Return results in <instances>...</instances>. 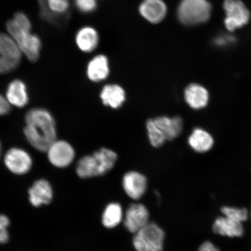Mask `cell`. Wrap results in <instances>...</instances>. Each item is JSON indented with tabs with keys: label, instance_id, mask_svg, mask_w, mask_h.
I'll use <instances>...</instances> for the list:
<instances>
[{
	"label": "cell",
	"instance_id": "1",
	"mask_svg": "<svg viewBox=\"0 0 251 251\" xmlns=\"http://www.w3.org/2000/svg\"><path fill=\"white\" fill-rule=\"evenodd\" d=\"M24 132L34 149L46 152L56 139V124L51 113L43 108L30 109L25 115Z\"/></svg>",
	"mask_w": 251,
	"mask_h": 251
},
{
	"label": "cell",
	"instance_id": "2",
	"mask_svg": "<svg viewBox=\"0 0 251 251\" xmlns=\"http://www.w3.org/2000/svg\"><path fill=\"white\" fill-rule=\"evenodd\" d=\"M5 29L28 61L32 63L39 61L42 51V40L33 32L29 16L23 11L15 12L6 23Z\"/></svg>",
	"mask_w": 251,
	"mask_h": 251
},
{
	"label": "cell",
	"instance_id": "3",
	"mask_svg": "<svg viewBox=\"0 0 251 251\" xmlns=\"http://www.w3.org/2000/svg\"><path fill=\"white\" fill-rule=\"evenodd\" d=\"M117 159V153L112 150L100 149L92 155L84 156L78 161L76 174L83 179L101 176L114 168Z\"/></svg>",
	"mask_w": 251,
	"mask_h": 251
},
{
	"label": "cell",
	"instance_id": "4",
	"mask_svg": "<svg viewBox=\"0 0 251 251\" xmlns=\"http://www.w3.org/2000/svg\"><path fill=\"white\" fill-rule=\"evenodd\" d=\"M212 7L207 0H181L177 8V17L186 26L206 23L211 17Z\"/></svg>",
	"mask_w": 251,
	"mask_h": 251
},
{
	"label": "cell",
	"instance_id": "5",
	"mask_svg": "<svg viewBox=\"0 0 251 251\" xmlns=\"http://www.w3.org/2000/svg\"><path fill=\"white\" fill-rule=\"evenodd\" d=\"M165 233L154 223H149L134 234L133 244L136 251H162Z\"/></svg>",
	"mask_w": 251,
	"mask_h": 251
},
{
	"label": "cell",
	"instance_id": "6",
	"mask_svg": "<svg viewBox=\"0 0 251 251\" xmlns=\"http://www.w3.org/2000/svg\"><path fill=\"white\" fill-rule=\"evenodd\" d=\"M224 8L226 12L225 24L228 30L233 31L249 23L250 12L240 0H225Z\"/></svg>",
	"mask_w": 251,
	"mask_h": 251
},
{
	"label": "cell",
	"instance_id": "7",
	"mask_svg": "<svg viewBox=\"0 0 251 251\" xmlns=\"http://www.w3.org/2000/svg\"><path fill=\"white\" fill-rule=\"evenodd\" d=\"M4 165L12 174L24 175L29 173L33 166V159L24 149L14 147L9 149L4 156Z\"/></svg>",
	"mask_w": 251,
	"mask_h": 251
},
{
	"label": "cell",
	"instance_id": "8",
	"mask_svg": "<svg viewBox=\"0 0 251 251\" xmlns=\"http://www.w3.org/2000/svg\"><path fill=\"white\" fill-rule=\"evenodd\" d=\"M50 164L58 168H65L73 162L75 150L71 144L64 140H56L46 151Z\"/></svg>",
	"mask_w": 251,
	"mask_h": 251
},
{
	"label": "cell",
	"instance_id": "9",
	"mask_svg": "<svg viewBox=\"0 0 251 251\" xmlns=\"http://www.w3.org/2000/svg\"><path fill=\"white\" fill-rule=\"evenodd\" d=\"M150 223L148 209L142 203H132L128 206L124 218L126 228L133 234H136Z\"/></svg>",
	"mask_w": 251,
	"mask_h": 251
},
{
	"label": "cell",
	"instance_id": "10",
	"mask_svg": "<svg viewBox=\"0 0 251 251\" xmlns=\"http://www.w3.org/2000/svg\"><path fill=\"white\" fill-rule=\"evenodd\" d=\"M122 186L128 197L134 200H138L146 193L147 180L145 176L140 173L130 171L124 175Z\"/></svg>",
	"mask_w": 251,
	"mask_h": 251
},
{
	"label": "cell",
	"instance_id": "11",
	"mask_svg": "<svg viewBox=\"0 0 251 251\" xmlns=\"http://www.w3.org/2000/svg\"><path fill=\"white\" fill-rule=\"evenodd\" d=\"M139 10L146 20L151 24H157L164 20L168 8L163 0H143Z\"/></svg>",
	"mask_w": 251,
	"mask_h": 251
},
{
	"label": "cell",
	"instance_id": "12",
	"mask_svg": "<svg viewBox=\"0 0 251 251\" xmlns=\"http://www.w3.org/2000/svg\"><path fill=\"white\" fill-rule=\"evenodd\" d=\"M185 101L191 108L201 110L206 107L210 100L209 91L199 83H191L184 90Z\"/></svg>",
	"mask_w": 251,
	"mask_h": 251
},
{
	"label": "cell",
	"instance_id": "13",
	"mask_svg": "<svg viewBox=\"0 0 251 251\" xmlns=\"http://www.w3.org/2000/svg\"><path fill=\"white\" fill-rule=\"evenodd\" d=\"M5 97L11 106L19 108L25 107L29 101L26 84L19 78L12 80L8 84Z\"/></svg>",
	"mask_w": 251,
	"mask_h": 251
},
{
	"label": "cell",
	"instance_id": "14",
	"mask_svg": "<svg viewBox=\"0 0 251 251\" xmlns=\"http://www.w3.org/2000/svg\"><path fill=\"white\" fill-rule=\"evenodd\" d=\"M30 203L34 207L48 205L53 198L51 185L45 179H39L34 182L28 191Z\"/></svg>",
	"mask_w": 251,
	"mask_h": 251
},
{
	"label": "cell",
	"instance_id": "15",
	"mask_svg": "<svg viewBox=\"0 0 251 251\" xmlns=\"http://www.w3.org/2000/svg\"><path fill=\"white\" fill-rule=\"evenodd\" d=\"M153 122L165 137L166 141H173L180 136L183 130V119L179 116L169 118L162 116L153 119Z\"/></svg>",
	"mask_w": 251,
	"mask_h": 251
},
{
	"label": "cell",
	"instance_id": "16",
	"mask_svg": "<svg viewBox=\"0 0 251 251\" xmlns=\"http://www.w3.org/2000/svg\"><path fill=\"white\" fill-rule=\"evenodd\" d=\"M212 230L216 234L229 238L241 237L244 234L243 224L233 221L224 216H219L215 220Z\"/></svg>",
	"mask_w": 251,
	"mask_h": 251
},
{
	"label": "cell",
	"instance_id": "17",
	"mask_svg": "<svg viewBox=\"0 0 251 251\" xmlns=\"http://www.w3.org/2000/svg\"><path fill=\"white\" fill-rule=\"evenodd\" d=\"M188 145L194 151L200 153L208 152L214 146L212 135L201 127L194 128L188 139Z\"/></svg>",
	"mask_w": 251,
	"mask_h": 251
},
{
	"label": "cell",
	"instance_id": "18",
	"mask_svg": "<svg viewBox=\"0 0 251 251\" xmlns=\"http://www.w3.org/2000/svg\"><path fill=\"white\" fill-rule=\"evenodd\" d=\"M75 43L81 51L92 52L99 45V33L93 27L84 26L77 31L75 36Z\"/></svg>",
	"mask_w": 251,
	"mask_h": 251
},
{
	"label": "cell",
	"instance_id": "19",
	"mask_svg": "<svg viewBox=\"0 0 251 251\" xmlns=\"http://www.w3.org/2000/svg\"><path fill=\"white\" fill-rule=\"evenodd\" d=\"M109 74V61L104 55H98L90 60L87 68V75L94 82L105 80Z\"/></svg>",
	"mask_w": 251,
	"mask_h": 251
},
{
	"label": "cell",
	"instance_id": "20",
	"mask_svg": "<svg viewBox=\"0 0 251 251\" xmlns=\"http://www.w3.org/2000/svg\"><path fill=\"white\" fill-rule=\"evenodd\" d=\"M100 98L106 106L117 109L123 104L126 94L123 88L117 84H108L103 87Z\"/></svg>",
	"mask_w": 251,
	"mask_h": 251
},
{
	"label": "cell",
	"instance_id": "21",
	"mask_svg": "<svg viewBox=\"0 0 251 251\" xmlns=\"http://www.w3.org/2000/svg\"><path fill=\"white\" fill-rule=\"evenodd\" d=\"M124 218L123 209L121 204L112 202L106 206L102 216V225L106 228H113L117 227Z\"/></svg>",
	"mask_w": 251,
	"mask_h": 251
},
{
	"label": "cell",
	"instance_id": "22",
	"mask_svg": "<svg viewBox=\"0 0 251 251\" xmlns=\"http://www.w3.org/2000/svg\"><path fill=\"white\" fill-rule=\"evenodd\" d=\"M0 55L21 60L24 56L17 43L7 31H0Z\"/></svg>",
	"mask_w": 251,
	"mask_h": 251
},
{
	"label": "cell",
	"instance_id": "23",
	"mask_svg": "<svg viewBox=\"0 0 251 251\" xmlns=\"http://www.w3.org/2000/svg\"><path fill=\"white\" fill-rule=\"evenodd\" d=\"M221 212L223 216L237 222L243 224L250 217V213L246 208L239 207L225 206L222 207Z\"/></svg>",
	"mask_w": 251,
	"mask_h": 251
},
{
	"label": "cell",
	"instance_id": "24",
	"mask_svg": "<svg viewBox=\"0 0 251 251\" xmlns=\"http://www.w3.org/2000/svg\"><path fill=\"white\" fill-rule=\"evenodd\" d=\"M146 128L150 143L153 147L158 148L164 145L166 141L165 137L156 126L153 119H150L147 121Z\"/></svg>",
	"mask_w": 251,
	"mask_h": 251
},
{
	"label": "cell",
	"instance_id": "25",
	"mask_svg": "<svg viewBox=\"0 0 251 251\" xmlns=\"http://www.w3.org/2000/svg\"><path fill=\"white\" fill-rule=\"evenodd\" d=\"M21 60L0 56V75L7 74L17 70Z\"/></svg>",
	"mask_w": 251,
	"mask_h": 251
},
{
	"label": "cell",
	"instance_id": "26",
	"mask_svg": "<svg viewBox=\"0 0 251 251\" xmlns=\"http://www.w3.org/2000/svg\"><path fill=\"white\" fill-rule=\"evenodd\" d=\"M75 5L84 14L92 13L97 7V0H75Z\"/></svg>",
	"mask_w": 251,
	"mask_h": 251
},
{
	"label": "cell",
	"instance_id": "27",
	"mask_svg": "<svg viewBox=\"0 0 251 251\" xmlns=\"http://www.w3.org/2000/svg\"><path fill=\"white\" fill-rule=\"evenodd\" d=\"M10 222L7 216L0 215V244L7 243L9 240L8 227Z\"/></svg>",
	"mask_w": 251,
	"mask_h": 251
},
{
	"label": "cell",
	"instance_id": "28",
	"mask_svg": "<svg viewBox=\"0 0 251 251\" xmlns=\"http://www.w3.org/2000/svg\"><path fill=\"white\" fill-rule=\"evenodd\" d=\"M11 109V106L7 99H6L5 96L0 93V116H4L9 114Z\"/></svg>",
	"mask_w": 251,
	"mask_h": 251
},
{
	"label": "cell",
	"instance_id": "29",
	"mask_svg": "<svg viewBox=\"0 0 251 251\" xmlns=\"http://www.w3.org/2000/svg\"><path fill=\"white\" fill-rule=\"evenodd\" d=\"M198 251H221L211 241H205L199 247Z\"/></svg>",
	"mask_w": 251,
	"mask_h": 251
},
{
	"label": "cell",
	"instance_id": "30",
	"mask_svg": "<svg viewBox=\"0 0 251 251\" xmlns=\"http://www.w3.org/2000/svg\"><path fill=\"white\" fill-rule=\"evenodd\" d=\"M2 144L1 141H0V158H1V154H2Z\"/></svg>",
	"mask_w": 251,
	"mask_h": 251
},
{
	"label": "cell",
	"instance_id": "31",
	"mask_svg": "<svg viewBox=\"0 0 251 251\" xmlns=\"http://www.w3.org/2000/svg\"><path fill=\"white\" fill-rule=\"evenodd\" d=\"M250 217L251 220V212L250 213Z\"/></svg>",
	"mask_w": 251,
	"mask_h": 251
}]
</instances>
